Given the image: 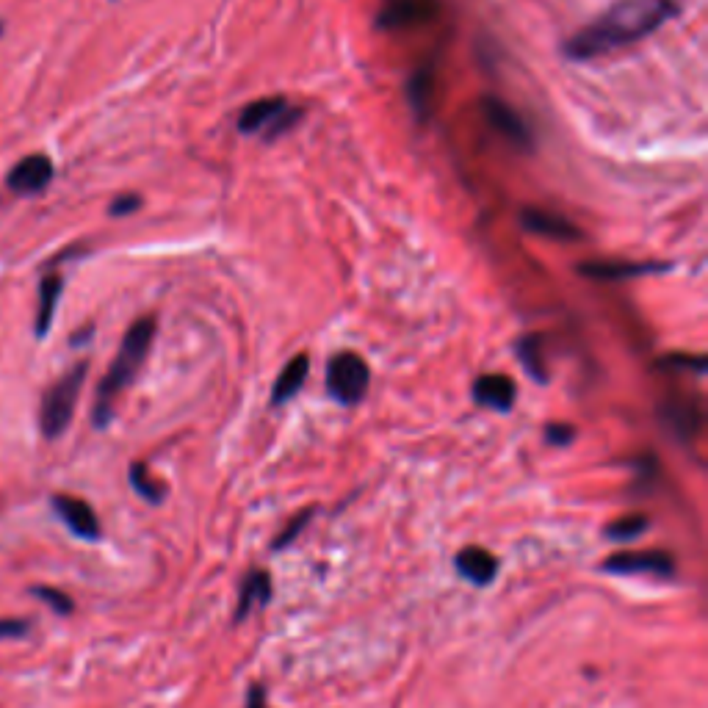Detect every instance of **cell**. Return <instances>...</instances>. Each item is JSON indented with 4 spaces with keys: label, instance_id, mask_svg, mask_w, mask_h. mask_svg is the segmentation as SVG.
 Here are the masks:
<instances>
[{
    "label": "cell",
    "instance_id": "cell-1",
    "mask_svg": "<svg viewBox=\"0 0 708 708\" xmlns=\"http://www.w3.org/2000/svg\"><path fill=\"white\" fill-rule=\"evenodd\" d=\"M675 12L678 9L673 0H617L598 20H592L567 39L565 56L587 61L623 50L653 34Z\"/></svg>",
    "mask_w": 708,
    "mask_h": 708
},
{
    "label": "cell",
    "instance_id": "cell-2",
    "mask_svg": "<svg viewBox=\"0 0 708 708\" xmlns=\"http://www.w3.org/2000/svg\"><path fill=\"white\" fill-rule=\"evenodd\" d=\"M155 341V319L144 316L136 324H130V330L125 332V338L119 343L117 357L111 360V368L106 371V377L100 379L95 393V407H92V424L97 429H106L114 418V407L117 399L125 390L133 385V379L139 377L144 360L150 354V346Z\"/></svg>",
    "mask_w": 708,
    "mask_h": 708
},
{
    "label": "cell",
    "instance_id": "cell-3",
    "mask_svg": "<svg viewBox=\"0 0 708 708\" xmlns=\"http://www.w3.org/2000/svg\"><path fill=\"white\" fill-rule=\"evenodd\" d=\"M89 374V363L81 360L75 366L59 377L42 393V402H39V429L48 440H59L67 429H70L72 418H75V407L81 399L83 382Z\"/></svg>",
    "mask_w": 708,
    "mask_h": 708
},
{
    "label": "cell",
    "instance_id": "cell-4",
    "mask_svg": "<svg viewBox=\"0 0 708 708\" xmlns=\"http://www.w3.org/2000/svg\"><path fill=\"white\" fill-rule=\"evenodd\" d=\"M299 117H302V108L291 106L285 97H263V100H255L241 111L238 130L272 142V139H280L283 133L294 128Z\"/></svg>",
    "mask_w": 708,
    "mask_h": 708
},
{
    "label": "cell",
    "instance_id": "cell-5",
    "mask_svg": "<svg viewBox=\"0 0 708 708\" xmlns=\"http://www.w3.org/2000/svg\"><path fill=\"white\" fill-rule=\"evenodd\" d=\"M368 382H371V371H368V363L360 354H335L330 366H327V390H330L335 402L357 404L366 396Z\"/></svg>",
    "mask_w": 708,
    "mask_h": 708
},
{
    "label": "cell",
    "instance_id": "cell-6",
    "mask_svg": "<svg viewBox=\"0 0 708 708\" xmlns=\"http://www.w3.org/2000/svg\"><path fill=\"white\" fill-rule=\"evenodd\" d=\"M56 177V166L45 153H31L20 158L17 164L6 172V191L14 197H39L45 194Z\"/></svg>",
    "mask_w": 708,
    "mask_h": 708
},
{
    "label": "cell",
    "instance_id": "cell-7",
    "mask_svg": "<svg viewBox=\"0 0 708 708\" xmlns=\"http://www.w3.org/2000/svg\"><path fill=\"white\" fill-rule=\"evenodd\" d=\"M601 567L614 576H637V573H653L661 579L675 576V559L664 551H617L606 556Z\"/></svg>",
    "mask_w": 708,
    "mask_h": 708
},
{
    "label": "cell",
    "instance_id": "cell-8",
    "mask_svg": "<svg viewBox=\"0 0 708 708\" xmlns=\"http://www.w3.org/2000/svg\"><path fill=\"white\" fill-rule=\"evenodd\" d=\"M50 507L59 515L61 523L81 540H100V518L95 515V509L89 507L83 498L67 496V493H56L50 496Z\"/></svg>",
    "mask_w": 708,
    "mask_h": 708
},
{
    "label": "cell",
    "instance_id": "cell-9",
    "mask_svg": "<svg viewBox=\"0 0 708 708\" xmlns=\"http://www.w3.org/2000/svg\"><path fill=\"white\" fill-rule=\"evenodd\" d=\"M515 393H518L515 382L507 374H484V377L473 382V399L482 407L498 410V413H509L512 410Z\"/></svg>",
    "mask_w": 708,
    "mask_h": 708
},
{
    "label": "cell",
    "instance_id": "cell-10",
    "mask_svg": "<svg viewBox=\"0 0 708 708\" xmlns=\"http://www.w3.org/2000/svg\"><path fill=\"white\" fill-rule=\"evenodd\" d=\"M454 567H457V573L465 581H471L476 587H487V584L496 581L498 559L490 551H484V548L468 545V548H462L460 554H457Z\"/></svg>",
    "mask_w": 708,
    "mask_h": 708
},
{
    "label": "cell",
    "instance_id": "cell-11",
    "mask_svg": "<svg viewBox=\"0 0 708 708\" xmlns=\"http://www.w3.org/2000/svg\"><path fill=\"white\" fill-rule=\"evenodd\" d=\"M61 291H64V277L59 272H48L39 280V302H36L34 332L36 338H45L53 327L56 310H59Z\"/></svg>",
    "mask_w": 708,
    "mask_h": 708
},
{
    "label": "cell",
    "instance_id": "cell-12",
    "mask_svg": "<svg viewBox=\"0 0 708 708\" xmlns=\"http://www.w3.org/2000/svg\"><path fill=\"white\" fill-rule=\"evenodd\" d=\"M484 114H487V119L493 122V128L501 130L504 136H507L509 142L520 144V147H529L531 136H529V128L523 125V119L512 111V108L507 106V103H501L498 97H484Z\"/></svg>",
    "mask_w": 708,
    "mask_h": 708
},
{
    "label": "cell",
    "instance_id": "cell-13",
    "mask_svg": "<svg viewBox=\"0 0 708 708\" xmlns=\"http://www.w3.org/2000/svg\"><path fill=\"white\" fill-rule=\"evenodd\" d=\"M269 601H272V576L263 573V570L249 573L247 581L241 584V592H238L236 623H241L255 606H266Z\"/></svg>",
    "mask_w": 708,
    "mask_h": 708
},
{
    "label": "cell",
    "instance_id": "cell-14",
    "mask_svg": "<svg viewBox=\"0 0 708 708\" xmlns=\"http://www.w3.org/2000/svg\"><path fill=\"white\" fill-rule=\"evenodd\" d=\"M670 269L667 263H581L579 272L595 280H628V277H642L648 272H664Z\"/></svg>",
    "mask_w": 708,
    "mask_h": 708
},
{
    "label": "cell",
    "instance_id": "cell-15",
    "mask_svg": "<svg viewBox=\"0 0 708 708\" xmlns=\"http://www.w3.org/2000/svg\"><path fill=\"white\" fill-rule=\"evenodd\" d=\"M523 227L534 236H548L556 238V241H576L581 236L579 227H573L565 219L545 211H523Z\"/></svg>",
    "mask_w": 708,
    "mask_h": 708
},
{
    "label": "cell",
    "instance_id": "cell-16",
    "mask_svg": "<svg viewBox=\"0 0 708 708\" xmlns=\"http://www.w3.org/2000/svg\"><path fill=\"white\" fill-rule=\"evenodd\" d=\"M305 377H307V357L305 354H299V357H294V360L283 368V374L277 377L272 402L285 404L288 399H294L296 393H299V388L305 385Z\"/></svg>",
    "mask_w": 708,
    "mask_h": 708
},
{
    "label": "cell",
    "instance_id": "cell-17",
    "mask_svg": "<svg viewBox=\"0 0 708 708\" xmlns=\"http://www.w3.org/2000/svg\"><path fill=\"white\" fill-rule=\"evenodd\" d=\"M426 17H429V12H426L424 0H396L382 12L379 23L385 28H404V25H413L418 20H426Z\"/></svg>",
    "mask_w": 708,
    "mask_h": 708
},
{
    "label": "cell",
    "instance_id": "cell-18",
    "mask_svg": "<svg viewBox=\"0 0 708 708\" xmlns=\"http://www.w3.org/2000/svg\"><path fill=\"white\" fill-rule=\"evenodd\" d=\"M128 479H130V487H133V490H136L147 504H161V501H164L166 487L158 482V479L150 476V471H147L144 462H133V465H130Z\"/></svg>",
    "mask_w": 708,
    "mask_h": 708
},
{
    "label": "cell",
    "instance_id": "cell-19",
    "mask_svg": "<svg viewBox=\"0 0 708 708\" xmlns=\"http://www.w3.org/2000/svg\"><path fill=\"white\" fill-rule=\"evenodd\" d=\"M31 595H34V598H39V601L45 603V606H50V609L59 614V617H67V614L75 612V603H72L70 595H67V592L56 590V587H48V584H36V587H31Z\"/></svg>",
    "mask_w": 708,
    "mask_h": 708
},
{
    "label": "cell",
    "instance_id": "cell-20",
    "mask_svg": "<svg viewBox=\"0 0 708 708\" xmlns=\"http://www.w3.org/2000/svg\"><path fill=\"white\" fill-rule=\"evenodd\" d=\"M645 529H648V518H645V515H628V518H620L614 520V523H609L606 537L623 543V540H634V537H639Z\"/></svg>",
    "mask_w": 708,
    "mask_h": 708
},
{
    "label": "cell",
    "instance_id": "cell-21",
    "mask_svg": "<svg viewBox=\"0 0 708 708\" xmlns=\"http://www.w3.org/2000/svg\"><path fill=\"white\" fill-rule=\"evenodd\" d=\"M518 354L531 377L537 379V382H545V379H548L545 377L543 354H540V343H537V338H523L518 346Z\"/></svg>",
    "mask_w": 708,
    "mask_h": 708
},
{
    "label": "cell",
    "instance_id": "cell-22",
    "mask_svg": "<svg viewBox=\"0 0 708 708\" xmlns=\"http://www.w3.org/2000/svg\"><path fill=\"white\" fill-rule=\"evenodd\" d=\"M313 515H316V509H313V507L302 509V512H299V515H294V518H291V523H288V526H285V529L280 531V537H277V540H274V545H272L274 551H283L285 545H291V543H294L296 537H299V534H302V531H305V526H307V523H310V520H313Z\"/></svg>",
    "mask_w": 708,
    "mask_h": 708
},
{
    "label": "cell",
    "instance_id": "cell-23",
    "mask_svg": "<svg viewBox=\"0 0 708 708\" xmlns=\"http://www.w3.org/2000/svg\"><path fill=\"white\" fill-rule=\"evenodd\" d=\"M31 634V620L23 617H0V639H23Z\"/></svg>",
    "mask_w": 708,
    "mask_h": 708
},
{
    "label": "cell",
    "instance_id": "cell-24",
    "mask_svg": "<svg viewBox=\"0 0 708 708\" xmlns=\"http://www.w3.org/2000/svg\"><path fill=\"white\" fill-rule=\"evenodd\" d=\"M139 205H142V197H136V194H122V197H117V200L108 205V213H111V216H128V213L136 211Z\"/></svg>",
    "mask_w": 708,
    "mask_h": 708
},
{
    "label": "cell",
    "instance_id": "cell-25",
    "mask_svg": "<svg viewBox=\"0 0 708 708\" xmlns=\"http://www.w3.org/2000/svg\"><path fill=\"white\" fill-rule=\"evenodd\" d=\"M545 437H548V443H554V446H567V443L576 437V429L567 424H551L545 429Z\"/></svg>",
    "mask_w": 708,
    "mask_h": 708
},
{
    "label": "cell",
    "instance_id": "cell-26",
    "mask_svg": "<svg viewBox=\"0 0 708 708\" xmlns=\"http://www.w3.org/2000/svg\"><path fill=\"white\" fill-rule=\"evenodd\" d=\"M429 75H415L413 81V103L415 108H421L424 111L426 103H429Z\"/></svg>",
    "mask_w": 708,
    "mask_h": 708
},
{
    "label": "cell",
    "instance_id": "cell-27",
    "mask_svg": "<svg viewBox=\"0 0 708 708\" xmlns=\"http://www.w3.org/2000/svg\"><path fill=\"white\" fill-rule=\"evenodd\" d=\"M247 708H266V703H263V689H252V692H249Z\"/></svg>",
    "mask_w": 708,
    "mask_h": 708
},
{
    "label": "cell",
    "instance_id": "cell-28",
    "mask_svg": "<svg viewBox=\"0 0 708 708\" xmlns=\"http://www.w3.org/2000/svg\"><path fill=\"white\" fill-rule=\"evenodd\" d=\"M0 36H3V23H0Z\"/></svg>",
    "mask_w": 708,
    "mask_h": 708
}]
</instances>
